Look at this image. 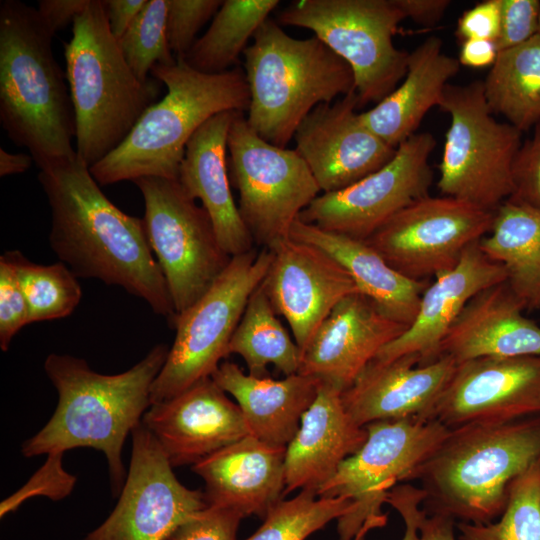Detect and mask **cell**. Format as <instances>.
I'll return each mask as SVG.
<instances>
[{
  "label": "cell",
  "mask_w": 540,
  "mask_h": 540,
  "mask_svg": "<svg viewBox=\"0 0 540 540\" xmlns=\"http://www.w3.org/2000/svg\"><path fill=\"white\" fill-rule=\"evenodd\" d=\"M38 181L51 211L50 246L59 260L77 277L143 299L173 324L176 313L144 220L113 204L77 155L41 168Z\"/></svg>",
  "instance_id": "cell-1"
},
{
  "label": "cell",
  "mask_w": 540,
  "mask_h": 540,
  "mask_svg": "<svg viewBox=\"0 0 540 540\" xmlns=\"http://www.w3.org/2000/svg\"><path fill=\"white\" fill-rule=\"evenodd\" d=\"M169 347L160 343L125 372L101 374L86 360L51 353L44 370L57 390L58 403L46 425L21 447L24 457L89 447L106 457L113 496L126 480L122 449L129 433L151 406L152 384L166 362Z\"/></svg>",
  "instance_id": "cell-2"
},
{
  "label": "cell",
  "mask_w": 540,
  "mask_h": 540,
  "mask_svg": "<svg viewBox=\"0 0 540 540\" xmlns=\"http://www.w3.org/2000/svg\"><path fill=\"white\" fill-rule=\"evenodd\" d=\"M54 35L36 8L0 2V123L39 169L76 156L75 115Z\"/></svg>",
  "instance_id": "cell-3"
},
{
  "label": "cell",
  "mask_w": 540,
  "mask_h": 540,
  "mask_svg": "<svg viewBox=\"0 0 540 540\" xmlns=\"http://www.w3.org/2000/svg\"><path fill=\"white\" fill-rule=\"evenodd\" d=\"M540 461V414L449 429L413 479L427 515L486 524L503 513L511 483Z\"/></svg>",
  "instance_id": "cell-4"
},
{
  "label": "cell",
  "mask_w": 540,
  "mask_h": 540,
  "mask_svg": "<svg viewBox=\"0 0 540 540\" xmlns=\"http://www.w3.org/2000/svg\"><path fill=\"white\" fill-rule=\"evenodd\" d=\"M151 75L166 86V95L144 111L116 149L89 168L100 186L143 177L177 180L186 146L206 121L249 109V86L240 67L206 74L177 59L171 66H154Z\"/></svg>",
  "instance_id": "cell-5"
},
{
  "label": "cell",
  "mask_w": 540,
  "mask_h": 540,
  "mask_svg": "<svg viewBox=\"0 0 540 540\" xmlns=\"http://www.w3.org/2000/svg\"><path fill=\"white\" fill-rule=\"evenodd\" d=\"M65 74L75 115V151L89 168L116 149L159 87L141 81L113 36L104 0H90L64 43Z\"/></svg>",
  "instance_id": "cell-6"
},
{
  "label": "cell",
  "mask_w": 540,
  "mask_h": 540,
  "mask_svg": "<svg viewBox=\"0 0 540 540\" xmlns=\"http://www.w3.org/2000/svg\"><path fill=\"white\" fill-rule=\"evenodd\" d=\"M246 120L266 142L286 147L319 104L355 91L351 67L316 36L296 39L267 19L244 51Z\"/></svg>",
  "instance_id": "cell-7"
},
{
  "label": "cell",
  "mask_w": 540,
  "mask_h": 540,
  "mask_svg": "<svg viewBox=\"0 0 540 540\" xmlns=\"http://www.w3.org/2000/svg\"><path fill=\"white\" fill-rule=\"evenodd\" d=\"M439 108L451 118L439 164L440 193L495 212L513 193L522 132L493 117L483 81L448 84Z\"/></svg>",
  "instance_id": "cell-8"
},
{
  "label": "cell",
  "mask_w": 540,
  "mask_h": 540,
  "mask_svg": "<svg viewBox=\"0 0 540 540\" xmlns=\"http://www.w3.org/2000/svg\"><path fill=\"white\" fill-rule=\"evenodd\" d=\"M365 428L364 445L317 492L351 501L349 512L337 520L340 540H364L371 530L384 527L388 515L382 506L389 492L411 481L449 432L435 419L420 418L377 421Z\"/></svg>",
  "instance_id": "cell-9"
},
{
  "label": "cell",
  "mask_w": 540,
  "mask_h": 540,
  "mask_svg": "<svg viewBox=\"0 0 540 540\" xmlns=\"http://www.w3.org/2000/svg\"><path fill=\"white\" fill-rule=\"evenodd\" d=\"M405 18L397 0H296L278 14L280 24L311 30L351 67L360 107L379 103L404 78L410 52L393 38Z\"/></svg>",
  "instance_id": "cell-10"
},
{
  "label": "cell",
  "mask_w": 540,
  "mask_h": 540,
  "mask_svg": "<svg viewBox=\"0 0 540 540\" xmlns=\"http://www.w3.org/2000/svg\"><path fill=\"white\" fill-rule=\"evenodd\" d=\"M273 253L255 248L231 258L208 291L177 314L175 339L150 392L151 404L168 400L211 377L228 356L230 340L255 289L264 280Z\"/></svg>",
  "instance_id": "cell-11"
},
{
  "label": "cell",
  "mask_w": 540,
  "mask_h": 540,
  "mask_svg": "<svg viewBox=\"0 0 540 540\" xmlns=\"http://www.w3.org/2000/svg\"><path fill=\"white\" fill-rule=\"evenodd\" d=\"M227 150L241 218L254 243L271 250L290 238L294 222L321 190L298 152L263 140L243 112L231 125Z\"/></svg>",
  "instance_id": "cell-12"
},
{
  "label": "cell",
  "mask_w": 540,
  "mask_h": 540,
  "mask_svg": "<svg viewBox=\"0 0 540 540\" xmlns=\"http://www.w3.org/2000/svg\"><path fill=\"white\" fill-rule=\"evenodd\" d=\"M133 182L144 199L150 247L180 314L208 291L232 257L221 246L207 211L178 180L143 177Z\"/></svg>",
  "instance_id": "cell-13"
},
{
  "label": "cell",
  "mask_w": 540,
  "mask_h": 540,
  "mask_svg": "<svg viewBox=\"0 0 540 540\" xmlns=\"http://www.w3.org/2000/svg\"><path fill=\"white\" fill-rule=\"evenodd\" d=\"M494 212L448 196L406 206L365 240L395 270L429 280L454 268L491 229Z\"/></svg>",
  "instance_id": "cell-14"
},
{
  "label": "cell",
  "mask_w": 540,
  "mask_h": 540,
  "mask_svg": "<svg viewBox=\"0 0 540 540\" xmlns=\"http://www.w3.org/2000/svg\"><path fill=\"white\" fill-rule=\"evenodd\" d=\"M435 145L431 133L413 134L382 168L342 190L319 195L298 219L367 240L400 210L429 195L433 182L429 157Z\"/></svg>",
  "instance_id": "cell-15"
},
{
  "label": "cell",
  "mask_w": 540,
  "mask_h": 540,
  "mask_svg": "<svg viewBox=\"0 0 540 540\" xmlns=\"http://www.w3.org/2000/svg\"><path fill=\"white\" fill-rule=\"evenodd\" d=\"M131 435L129 470L117 505L84 540H164L208 506L204 491L189 489L177 479L165 452L142 423Z\"/></svg>",
  "instance_id": "cell-16"
},
{
  "label": "cell",
  "mask_w": 540,
  "mask_h": 540,
  "mask_svg": "<svg viewBox=\"0 0 540 540\" xmlns=\"http://www.w3.org/2000/svg\"><path fill=\"white\" fill-rule=\"evenodd\" d=\"M535 414H540V355H524L456 364L430 419L453 429Z\"/></svg>",
  "instance_id": "cell-17"
},
{
  "label": "cell",
  "mask_w": 540,
  "mask_h": 540,
  "mask_svg": "<svg viewBox=\"0 0 540 540\" xmlns=\"http://www.w3.org/2000/svg\"><path fill=\"white\" fill-rule=\"evenodd\" d=\"M356 91L317 105L297 127L295 150L323 193L342 190L386 165L393 148L360 119Z\"/></svg>",
  "instance_id": "cell-18"
},
{
  "label": "cell",
  "mask_w": 540,
  "mask_h": 540,
  "mask_svg": "<svg viewBox=\"0 0 540 540\" xmlns=\"http://www.w3.org/2000/svg\"><path fill=\"white\" fill-rule=\"evenodd\" d=\"M271 251L262 286L303 352L335 306L359 291L343 266L316 246L290 237Z\"/></svg>",
  "instance_id": "cell-19"
},
{
  "label": "cell",
  "mask_w": 540,
  "mask_h": 540,
  "mask_svg": "<svg viewBox=\"0 0 540 540\" xmlns=\"http://www.w3.org/2000/svg\"><path fill=\"white\" fill-rule=\"evenodd\" d=\"M141 423L158 441L172 467L194 465L251 435L238 404L211 377L151 404Z\"/></svg>",
  "instance_id": "cell-20"
},
{
  "label": "cell",
  "mask_w": 540,
  "mask_h": 540,
  "mask_svg": "<svg viewBox=\"0 0 540 540\" xmlns=\"http://www.w3.org/2000/svg\"><path fill=\"white\" fill-rule=\"evenodd\" d=\"M408 326L392 320L360 292L341 300L302 352L299 374L347 389Z\"/></svg>",
  "instance_id": "cell-21"
},
{
  "label": "cell",
  "mask_w": 540,
  "mask_h": 540,
  "mask_svg": "<svg viewBox=\"0 0 540 540\" xmlns=\"http://www.w3.org/2000/svg\"><path fill=\"white\" fill-rule=\"evenodd\" d=\"M419 364L417 355H406L389 362L373 359L342 391L345 410L362 427L384 420L430 419L456 362L441 356L432 363Z\"/></svg>",
  "instance_id": "cell-22"
},
{
  "label": "cell",
  "mask_w": 540,
  "mask_h": 540,
  "mask_svg": "<svg viewBox=\"0 0 540 540\" xmlns=\"http://www.w3.org/2000/svg\"><path fill=\"white\" fill-rule=\"evenodd\" d=\"M478 242L464 251L454 268L434 277L422 294L414 322L374 359L389 362L417 355L419 365H426L440 358V344L466 304L483 289L506 281L503 265L488 258Z\"/></svg>",
  "instance_id": "cell-23"
},
{
  "label": "cell",
  "mask_w": 540,
  "mask_h": 540,
  "mask_svg": "<svg viewBox=\"0 0 540 540\" xmlns=\"http://www.w3.org/2000/svg\"><path fill=\"white\" fill-rule=\"evenodd\" d=\"M286 447L248 435L200 460L191 469L205 483L208 506L262 520L283 499Z\"/></svg>",
  "instance_id": "cell-24"
},
{
  "label": "cell",
  "mask_w": 540,
  "mask_h": 540,
  "mask_svg": "<svg viewBox=\"0 0 540 540\" xmlns=\"http://www.w3.org/2000/svg\"><path fill=\"white\" fill-rule=\"evenodd\" d=\"M506 281L477 293L445 334L441 356L456 364L482 357L540 355V326Z\"/></svg>",
  "instance_id": "cell-25"
},
{
  "label": "cell",
  "mask_w": 540,
  "mask_h": 540,
  "mask_svg": "<svg viewBox=\"0 0 540 540\" xmlns=\"http://www.w3.org/2000/svg\"><path fill=\"white\" fill-rule=\"evenodd\" d=\"M342 391L321 383L286 447L284 495L297 489L318 492L340 464L366 442L367 430L347 413Z\"/></svg>",
  "instance_id": "cell-26"
},
{
  "label": "cell",
  "mask_w": 540,
  "mask_h": 540,
  "mask_svg": "<svg viewBox=\"0 0 540 540\" xmlns=\"http://www.w3.org/2000/svg\"><path fill=\"white\" fill-rule=\"evenodd\" d=\"M238 113L216 114L194 133L186 146L177 179L193 199L201 201L221 246L231 257L255 248L230 187L227 142Z\"/></svg>",
  "instance_id": "cell-27"
},
{
  "label": "cell",
  "mask_w": 540,
  "mask_h": 540,
  "mask_svg": "<svg viewBox=\"0 0 540 540\" xmlns=\"http://www.w3.org/2000/svg\"><path fill=\"white\" fill-rule=\"evenodd\" d=\"M211 378L234 397L251 435L276 447H287L295 436L321 384L299 373L281 380L254 376L229 361L222 362Z\"/></svg>",
  "instance_id": "cell-28"
},
{
  "label": "cell",
  "mask_w": 540,
  "mask_h": 540,
  "mask_svg": "<svg viewBox=\"0 0 540 540\" xmlns=\"http://www.w3.org/2000/svg\"><path fill=\"white\" fill-rule=\"evenodd\" d=\"M459 69L458 59L443 52L439 37L425 39L409 53L403 82L360 113L361 121L386 144L398 148L415 134L427 112L439 107L449 80Z\"/></svg>",
  "instance_id": "cell-29"
},
{
  "label": "cell",
  "mask_w": 540,
  "mask_h": 540,
  "mask_svg": "<svg viewBox=\"0 0 540 540\" xmlns=\"http://www.w3.org/2000/svg\"><path fill=\"white\" fill-rule=\"evenodd\" d=\"M290 237L320 248L348 272L358 291L387 317L410 326L429 280L401 274L366 241L325 231L297 219Z\"/></svg>",
  "instance_id": "cell-30"
},
{
  "label": "cell",
  "mask_w": 540,
  "mask_h": 540,
  "mask_svg": "<svg viewBox=\"0 0 540 540\" xmlns=\"http://www.w3.org/2000/svg\"><path fill=\"white\" fill-rule=\"evenodd\" d=\"M478 245L503 265L506 282L528 311L540 310V208L505 200Z\"/></svg>",
  "instance_id": "cell-31"
},
{
  "label": "cell",
  "mask_w": 540,
  "mask_h": 540,
  "mask_svg": "<svg viewBox=\"0 0 540 540\" xmlns=\"http://www.w3.org/2000/svg\"><path fill=\"white\" fill-rule=\"evenodd\" d=\"M483 87L491 112L503 115L521 132L539 123L540 34L499 51Z\"/></svg>",
  "instance_id": "cell-32"
},
{
  "label": "cell",
  "mask_w": 540,
  "mask_h": 540,
  "mask_svg": "<svg viewBox=\"0 0 540 540\" xmlns=\"http://www.w3.org/2000/svg\"><path fill=\"white\" fill-rule=\"evenodd\" d=\"M230 354L241 356L254 376H266L269 364L285 376L299 372L302 351L278 319L262 283L249 298L230 340Z\"/></svg>",
  "instance_id": "cell-33"
},
{
  "label": "cell",
  "mask_w": 540,
  "mask_h": 540,
  "mask_svg": "<svg viewBox=\"0 0 540 540\" xmlns=\"http://www.w3.org/2000/svg\"><path fill=\"white\" fill-rule=\"evenodd\" d=\"M279 3L278 0H224L207 31L181 59L206 74L232 69L248 47L250 37Z\"/></svg>",
  "instance_id": "cell-34"
},
{
  "label": "cell",
  "mask_w": 540,
  "mask_h": 540,
  "mask_svg": "<svg viewBox=\"0 0 540 540\" xmlns=\"http://www.w3.org/2000/svg\"><path fill=\"white\" fill-rule=\"evenodd\" d=\"M2 256L15 270L28 304L30 323L61 319L76 309L82 289L78 277L65 263L37 264L17 250Z\"/></svg>",
  "instance_id": "cell-35"
},
{
  "label": "cell",
  "mask_w": 540,
  "mask_h": 540,
  "mask_svg": "<svg viewBox=\"0 0 540 540\" xmlns=\"http://www.w3.org/2000/svg\"><path fill=\"white\" fill-rule=\"evenodd\" d=\"M456 527L459 540H540V461L511 483L498 521Z\"/></svg>",
  "instance_id": "cell-36"
},
{
  "label": "cell",
  "mask_w": 540,
  "mask_h": 540,
  "mask_svg": "<svg viewBox=\"0 0 540 540\" xmlns=\"http://www.w3.org/2000/svg\"><path fill=\"white\" fill-rule=\"evenodd\" d=\"M350 509L351 501L346 497H321L301 490L295 497L277 502L262 525L245 540H305Z\"/></svg>",
  "instance_id": "cell-37"
},
{
  "label": "cell",
  "mask_w": 540,
  "mask_h": 540,
  "mask_svg": "<svg viewBox=\"0 0 540 540\" xmlns=\"http://www.w3.org/2000/svg\"><path fill=\"white\" fill-rule=\"evenodd\" d=\"M166 18L167 0H147L117 40L127 64L143 82L150 80L148 75L154 66L177 63L167 38Z\"/></svg>",
  "instance_id": "cell-38"
},
{
  "label": "cell",
  "mask_w": 540,
  "mask_h": 540,
  "mask_svg": "<svg viewBox=\"0 0 540 540\" xmlns=\"http://www.w3.org/2000/svg\"><path fill=\"white\" fill-rule=\"evenodd\" d=\"M223 0H167V38L177 59L191 49L196 35L221 7Z\"/></svg>",
  "instance_id": "cell-39"
},
{
  "label": "cell",
  "mask_w": 540,
  "mask_h": 540,
  "mask_svg": "<svg viewBox=\"0 0 540 540\" xmlns=\"http://www.w3.org/2000/svg\"><path fill=\"white\" fill-rule=\"evenodd\" d=\"M64 453H50L46 462L34 473L28 482L16 493L1 502V517L14 511L23 501L33 496H47L59 500L68 496L77 478L66 472L62 465Z\"/></svg>",
  "instance_id": "cell-40"
},
{
  "label": "cell",
  "mask_w": 540,
  "mask_h": 540,
  "mask_svg": "<svg viewBox=\"0 0 540 540\" xmlns=\"http://www.w3.org/2000/svg\"><path fill=\"white\" fill-rule=\"evenodd\" d=\"M30 323L29 308L11 263L0 257V347L7 351L13 337Z\"/></svg>",
  "instance_id": "cell-41"
},
{
  "label": "cell",
  "mask_w": 540,
  "mask_h": 540,
  "mask_svg": "<svg viewBox=\"0 0 540 540\" xmlns=\"http://www.w3.org/2000/svg\"><path fill=\"white\" fill-rule=\"evenodd\" d=\"M242 519L231 509L207 506L181 523L164 540H236Z\"/></svg>",
  "instance_id": "cell-42"
},
{
  "label": "cell",
  "mask_w": 540,
  "mask_h": 540,
  "mask_svg": "<svg viewBox=\"0 0 540 540\" xmlns=\"http://www.w3.org/2000/svg\"><path fill=\"white\" fill-rule=\"evenodd\" d=\"M513 193L509 200L540 208V122L532 136L522 142L515 157Z\"/></svg>",
  "instance_id": "cell-43"
},
{
  "label": "cell",
  "mask_w": 540,
  "mask_h": 540,
  "mask_svg": "<svg viewBox=\"0 0 540 540\" xmlns=\"http://www.w3.org/2000/svg\"><path fill=\"white\" fill-rule=\"evenodd\" d=\"M539 0H502L498 51L516 47L538 33Z\"/></svg>",
  "instance_id": "cell-44"
},
{
  "label": "cell",
  "mask_w": 540,
  "mask_h": 540,
  "mask_svg": "<svg viewBox=\"0 0 540 540\" xmlns=\"http://www.w3.org/2000/svg\"><path fill=\"white\" fill-rule=\"evenodd\" d=\"M502 0H485L463 12L458 20L456 35L464 40L497 41L501 28Z\"/></svg>",
  "instance_id": "cell-45"
},
{
  "label": "cell",
  "mask_w": 540,
  "mask_h": 540,
  "mask_svg": "<svg viewBox=\"0 0 540 540\" xmlns=\"http://www.w3.org/2000/svg\"><path fill=\"white\" fill-rule=\"evenodd\" d=\"M425 494L420 487L411 484H398L388 494L387 502L402 517L405 532L401 540H419V528L426 516L422 509Z\"/></svg>",
  "instance_id": "cell-46"
},
{
  "label": "cell",
  "mask_w": 540,
  "mask_h": 540,
  "mask_svg": "<svg viewBox=\"0 0 540 540\" xmlns=\"http://www.w3.org/2000/svg\"><path fill=\"white\" fill-rule=\"evenodd\" d=\"M90 0H39L37 10L52 32L74 22L88 6Z\"/></svg>",
  "instance_id": "cell-47"
},
{
  "label": "cell",
  "mask_w": 540,
  "mask_h": 540,
  "mask_svg": "<svg viewBox=\"0 0 540 540\" xmlns=\"http://www.w3.org/2000/svg\"><path fill=\"white\" fill-rule=\"evenodd\" d=\"M147 0H104L110 30L118 40L130 27Z\"/></svg>",
  "instance_id": "cell-48"
},
{
  "label": "cell",
  "mask_w": 540,
  "mask_h": 540,
  "mask_svg": "<svg viewBox=\"0 0 540 540\" xmlns=\"http://www.w3.org/2000/svg\"><path fill=\"white\" fill-rule=\"evenodd\" d=\"M498 53L495 41L468 39L462 42L458 61L466 67L484 68L494 64Z\"/></svg>",
  "instance_id": "cell-49"
},
{
  "label": "cell",
  "mask_w": 540,
  "mask_h": 540,
  "mask_svg": "<svg viewBox=\"0 0 540 540\" xmlns=\"http://www.w3.org/2000/svg\"><path fill=\"white\" fill-rule=\"evenodd\" d=\"M397 3L406 18L424 26L436 24L450 5L447 0H397Z\"/></svg>",
  "instance_id": "cell-50"
},
{
  "label": "cell",
  "mask_w": 540,
  "mask_h": 540,
  "mask_svg": "<svg viewBox=\"0 0 540 540\" xmlns=\"http://www.w3.org/2000/svg\"><path fill=\"white\" fill-rule=\"evenodd\" d=\"M455 522L448 516L426 514L419 528V540H455Z\"/></svg>",
  "instance_id": "cell-51"
},
{
  "label": "cell",
  "mask_w": 540,
  "mask_h": 540,
  "mask_svg": "<svg viewBox=\"0 0 540 540\" xmlns=\"http://www.w3.org/2000/svg\"><path fill=\"white\" fill-rule=\"evenodd\" d=\"M30 154L11 153L0 148V176L6 177L26 172L33 164Z\"/></svg>",
  "instance_id": "cell-52"
},
{
  "label": "cell",
  "mask_w": 540,
  "mask_h": 540,
  "mask_svg": "<svg viewBox=\"0 0 540 540\" xmlns=\"http://www.w3.org/2000/svg\"><path fill=\"white\" fill-rule=\"evenodd\" d=\"M537 34H540V13H539V25H538V33Z\"/></svg>",
  "instance_id": "cell-53"
}]
</instances>
